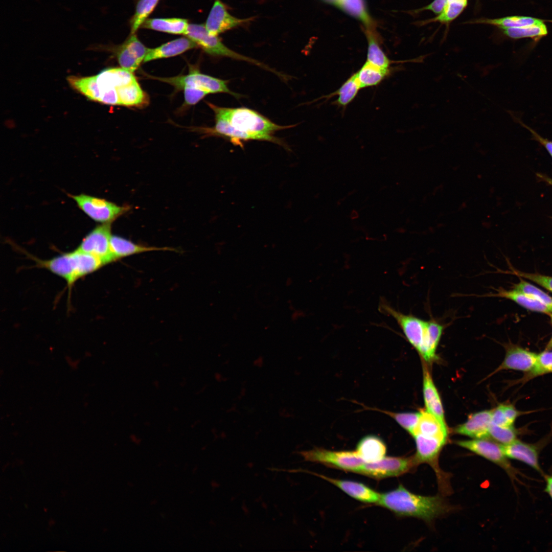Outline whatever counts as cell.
<instances>
[{"instance_id": "6da1fadb", "label": "cell", "mask_w": 552, "mask_h": 552, "mask_svg": "<svg viewBox=\"0 0 552 552\" xmlns=\"http://www.w3.org/2000/svg\"><path fill=\"white\" fill-rule=\"evenodd\" d=\"M377 504L398 516L416 517L428 522L449 510L440 496L415 494L401 484L393 490L381 493Z\"/></svg>"}, {"instance_id": "7a4b0ae2", "label": "cell", "mask_w": 552, "mask_h": 552, "mask_svg": "<svg viewBox=\"0 0 552 552\" xmlns=\"http://www.w3.org/2000/svg\"><path fill=\"white\" fill-rule=\"evenodd\" d=\"M35 266L44 268L63 279L70 290L79 279L99 270L103 266L99 258L76 249L47 260L31 256Z\"/></svg>"}, {"instance_id": "3957f363", "label": "cell", "mask_w": 552, "mask_h": 552, "mask_svg": "<svg viewBox=\"0 0 552 552\" xmlns=\"http://www.w3.org/2000/svg\"><path fill=\"white\" fill-rule=\"evenodd\" d=\"M215 115L227 120L236 129L263 137L264 141L279 144L280 141L272 134L291 126L278 125L258 112L245 107H221L208 103Z\"/></svg>"}, {"instance_id": "277c9868", "label": "cell", "mask_w": 552, "mask_h": 552, "mask_svg": "<svg viewBox=\"0 0 552 552\" xmlns=\"http://www.w3.org/2000/svg\"><path fill=\"white\" fill-rule=\"evenodd\" d=\"M305 461L318 463L336 469L356 473L365 461L355 451H332L315 447L298 452Z\"/></svg>"}, {"instance_id": "5b68a950", "label": "cell", "mask_w": 552, "mask_h": 552, "mask_svg": "<svg viewBox=\"0 0 552 552\" xmlns=\"http://www.w3.org/2000/svg\"><path fill=\"white\" fill-rule=\"evenodd\" d=\"M186 36L210 55L224 56L245 61L274 72L273 71L270 70L269 67L262 63L240 54L227 48L217 36H214L210 34L206 30L204 25L189 24Z\"/></svg>"}, {"instance_id": "8992f818", "label": "cell", "mask_w": 552, "mask_h": 552, "mask_svg": "<svg viewBox=\"0 0 552 552\" xmlns=\"http://www.w3.org/2000/svg\"><path fill=\"white\" fill-rule=\"evenodd\" d=\"M190 70L189 74L185 75L172 77H149L167 83L173 86L177 90H182L184 87H190L201 89L209 94L224 93L236 98L241 97L239 94L228 88L226 81L202 74L195 69Z\"/></svg>"}, {"instance_id": "52a82bcc", "label": "cell", "mask_w": 552, "mask_h": 552, "mask_svg": "<svg viewBox=\"0 0 552 552\" xmlns=\"http://www.w3.org/2000/svg\"><path fill=\"white\" fill-rule=\"evenodd\" d=\"M419 465L414 455L407 457L384 456L375 462L365 463L356 473L380 479L410 472Z\"/></svg>"}, {"instance_id": "ba28073f", "label": "cell", "mask_w": 552, "mask_h": 552, "mask_svg": "<svg viewBox=\"0 0 552 552\" xmlns=\"http://www.w3.org/2000/svg\"><path fill=\"white\" fill-rule=\"evenodd\" d=\"M456 444L500 467L512 481L517 480L516 475L519 471L509 461L502 444L486 438L457 441Z\"/></svg>"}, {"instance_id": "9c48e42d", "label": "cell", "mask_w": 552, "mask_h": 552, "mask_svg": "<svg viewBox=\"0 0 552 552\" xmlns=\"http://www.w3.org/2000/svg\"><path fill=\"white\" fill-rule=\"evenodd\" d=\"M78 206L94 220L109 223L126 212L129 208L86 194L70 195Z\"/></svg>"}, {"instance_id": "30bf717a", "label": "cell", "mask_w": 552, "mask_h": 552, "mask_svg": "<svg viewBox=\"0 0 552 552\" xmlns=\"http://www.w3.org/2000/svg\"><path fill=\"white\" fill-rule=\"evenodd\" d=\"M111 236L110 223H103L87 234L77 249L99 258L106 265L115 262L110 248Z\"/></svg>"}, {"instance_id": "8fae6325", "label": "cell", "mask_w": 552, "mask_h": 552, "mask_svg": "<svg viewBox=\"0 0 552 552\" xmlns=\"http://www.w3.org/2000/svg\"><path fill=\"white\" fill-rule=\"evenodd\" d=\"M121 67L133 73L144 61L148 48L140 40L135 33L131 34L121 44L110 49Z\"/></svg>"}, {"instance_id": "7c38bea8", "label": "cell", "mask_w": 552, "mask_h": 552, "mask_svg": "<svg viewBox=\"0 0 552 552\" xmlns=\"http://www.w3.org/2000/svg\"><path fill=\"white\" fill-rule=\"evenodd\" d=\"M95 76L97 83L96 101L101 103L109 93L117 91L120 87L136 80L132 72L122 67L107 68Z\"/></svg>"}, {"instance_id": "4fadbf2b", "label": "cell", "mask_w": 552, "mask_h": 552, "mask_svg": "<svg viewBox=\"0 0 552 552\" xmlns=\"http://www.w3.org/2000/svg\"><path fill=\"white\" fill-rule=\"evenodd\" d=\"M250 18H237L227 11L224 4L215 0L206 20L204 26L208 32L214 36L247 22Z\"/></svg>"}, {"instance_id": "5bb4252c", "label": "cell", "mask_w": 552, "mask_h": 552, "mask_svg": "<svg viewBox=\"0 0 552 552\" xmlns=\"http://www.w3.org/2000/svg\"><path fill=\"white\" fill-rule=\"evenodd\" d=\"M309 473L330 482L349 496L360 502L377 504L379 500L380 494L362 483L350 480L336 479L313 472Z\"/></svg>"}, {"instance_id": "9a60e30c", "label": "cell", "mask_w": 552, "mask_h": 552, "mask_svg": "<svg viewBox=\"0 0 552 552\" xmlns=\"http://www.w3.org/2000/svg\"><path fill=\"white\" fill-rule=\"evenodd\" d=\"M502 447L508 458L523 462L543 475L539 463V445L528 444L516 439L509 444L502 445Z\"/></svg>"}, {"instance_id": "2e32d148", "label": "cell", "mask_w": 552, "mask_h": 552, "mask_svg": "<svg viewBox=\"0 0 552 552\" xmlns=\"http://www.w3.org/2000/svg\"><path fill=\"white\" fill-rule=\"evenodd\" d=\"M492 423V410L472 413L466 422L457 426L455 433L473 439H489V429Z\"/></svg>"}, {"instance_id": "e0dca14e", "label": "cell", "mask_w": 552, "mask_h": 552, "mask_svg": "<svg viewBox=\"0 0 552 552\" xmlns=\"http://www.w3.org/2000/svg\"><path fill=\"white\" fill-rule=\"evenodd\" d=\"M537 358V354L535 353L511 344L507 347L504 360L495 372L513 370L527 372L534 366Z\"/></svg>"}, {"instance_id": "ac0fdd59", "label": "cell", "mask_w": 552, "mask_h": 552, "mask_svg": "<svg viewBox=\"0 0 552 552\" xmlns=\"http://www.w3.org/2000/svg\"><path fill=\"white\" fill-rule=\"evenodd\" d=\"M197 47L194 41L187 37L179 38L155 48L148 49L144 62L175 56Z\"/></svg>"}, {"instance_id": "d6986e66", "label": "cell", "mask_w": 552, "mask_h": 552, "mask_svg": "<svg viewBox=\"0 0 552 552\" xmlns=\"http://www.w3.org/2000/svg\"><path fill=\"white\" fill-rule=\"evenodd\" d=\"M110 248L115 261L129 256L144 252L159 250L175 251V249L168 247H158L140 245L116 235L111 236Z\"/></svg>"}, {"instance_id": "ffe728a7", "label": "cell", "mask_w": 552, "mask_h": 552, "mask_svg": "<svg viewBox=\"0 0 552 552\" xmlns=\"http://www.w3.org/2000/svg\"><path fill=\"white\" fill-rule=\"evenodd\" d=\"M423 392L426 410L436 417L446 426L441 400L430 373L426 369L423 371Z\"/></svg>"}, {"instance_id": "44dd1931", "label": "cell", "mask_w": 552, "mask_h": 552, "mask_svg": "<svg viewBox=\"0 0 552 552\" xmlns=\"http://www.w3.org/2000/svg\"><path fill=\"white\" fill-rule=\"evenodd\" d=\"M356 451L365 463L378 461L384 456L387 448L384 442L376 435L370 434L361 438Z\"/></svg>"}, {"instance_id": "7402d4cb", "label": "cell", "mask_w": 552, "mask_h": 552, "mask_svg": "<svg viewBox=\"0 0 552 552\" xmlns=\"http://www.w3.org/2000/svg\"><path fill=\"white\" fill-rule=\"evenodd\" d=\"M416 433L447 441V426L443 425L436 417L426 410L420 411L419 420L412 436Z\"/></svg>"}, {"instance_id": "603a6c76", "label": "cell", "mask_w": 552, "mask_h": 552, "mask_svg": "<svg viewBox=\"0 0 552 552\" xmlns=\"http://www.w3.org/2000/svg\"><path fill=\"white\" fill-rule=\"evenodd\" d=\"M188 20L181 18H148L141 28L167 33L186 35L189 28Z\"/></svg>"}, {"instance_id": "cb8c5ba5", "label": "cell", "mask_w": 552, "mask_h": 552, "mask_svg": "<svg viewBox=\"0 0 552 552\" xmlns=\"http://www.w3.org/2000/svg\"><path fill=\"white\" fill-rule=\"evenodd\" d=\"M215 116V124L212 130L210 131L212 133L223 136L236 145H241L242 142L244 141H264L261 136L236 129L225 119L217 115Z\"/></svg>"}, {"instance_id": "d4e9b609", "label": "cell", "mask_w": 552, "mask_h": 552, "mask_svg": "<svg viewBox=\"0 0 552 552\" xmlns=\"http://www.w3.org/2000/svg\"><path fill=\"white\" fill-rule=\"evenodd\" d=\"M119 105L140 107L149 102L148 95L141 88L137 80L120 87L118 89Z\"/></svg>"}, {"instance_id": "484cf974", "label": "cell", "mask_w": 552, "mask_h": 552, "mask_svg": "<svg viewBox=\"0 0 552 552\" xmlns=\"http://www.w3.org/2000/svg\"><path fill=\"white\" fill-rule=\"evenodd\" d=\"M486 296L509 299L529 310L549 314H552L550 310L545 304L514 289L509 290L504 289H499L497 290L496 293L486 295Z\"/></svg>"}, {"instance_id": "4316f807", "label": "cell", "mask_w": 552, "mask_h": 552, "mask_svg": "<svg viewBox=\"0 0 552 552\" xmlns=\"http://www.w3.org/2000/svg\"><path fill=\"white\" fill-rule=\"evenodd\" d=\"M339 9L363 25L372 20L365 0H321Z\"/></svg>"}, {"instance_id": "83f0119b", "label": "cell", "mask_w": 552, "mask_h": 552, "mask_svg": "<svg viewBox=\"0 0 552 552\" xmlns=\"http://www.w3.org/2000/svg\"><path fill=\"white\" fill-rule=\"evenodd\" d=\"M365 34L367 42L366 61L380 67L389 68L392 62L383 51L374 29H365Z\"/></svg>"}, {"instance_id": "f1b7e54d", "label": "cell", "mask_w": 552, "mask_h": 552, "mask_svg": "<svg viewBox=\"0 0 552 552\" xmlns=\"http://www.w3.org/2000/svg\"><path fill=\"white\" fill-rule=\"evenodd\" d=\"M444 329V326L437 320L433 319L429 320L428 332L419 352L426 361H431L436 357V349Z\"/></svg>"}, {"instance_id": "f546056e", "label": "cell", "mask_w": 552, "mask_h": 552, "mask_svg": "<svg viewBox=\"0 0 552 552\" xmlns=\"http://www.w3.org/2000/svg\"><path fill=\"white\" fill-rule=\"evenodd\" d=\"M390 73L389 68L380 67L365 61L355 74L362 88L377 85Z\"/></svg>"}, {"instance_id": "4dcf8cb0", "label": "cell", "mask_w": 552, "mask_h": 552, "mask_svg": "<svg viewBox=\"0 0 552 552\" xmlns=\"http://www.w3.org/2000/svg\"><path fill=\"white\" fill-rule=\"evenodd\" d=\"M543 20L528 16H511L498 18H481L475 23L488 24L497 26L500 29L505 28H518L540 23Z\"/></svg>"}, {"instance_id": "1f68e13d", "label": "cell", "mask_w": 552, "mask_h": 552, "mask_svg": "<svg viewBox=\"0 0 552 552\" xmlns=\"http://www.w3.org/2000/svg\"><path fill=\"white\" fill-rule=\"evenodd\" d=\"M501 29L507 36L513 39L533 38L537 40L547 34V27L543 21L538 24L522 27L505 28Z\"/></svg>"}, {"instance_id": "d6a6232c", "label": "cell", "mask_w": 552, "mask_h": 552, "mask_svg": "<svg viewBox=\"0 0 552 552\" xmlns=\"http://www.w3.org/2000/svg\"><path fill=\"white\" fill-rule=\"evenodd\" d=\"M360 88L355 73L349 77L336 91L330 95L337 96L335 103L338 106L344 107L354 99Z\"/></svg>"}, {"instance_id": "836d02e7", "label": "cell", "mask_w": 552, "mask_h": 552, "mask_svg": "<svg viewBox=\"0 0 552 552\" xmlns=\"http://www.w3.org/2000/svg\"><path fill=\"white\" fill-rule=\"evenodd\" d=\"M159 0H139L129 24L131 33H135L154 10Z\"/></svg>"}, {"instance_id": "e575fe53", "label": "cell", "mask_w": 552, "mask_h": 552, "mask_svg": "<svg viewBox=\"0 0 552 552\" xmlns=\"http://www.w3.org/2000/svg\"><path fill=\"white\" fill-rule=\"evenodd\" d=\"M552 373V352L544 351L537 354L533 367L521 378L519 382H524L537 376Z\"/></svg>"}, {"instance_id": "d590c367", "label": "cell", "mask_w": 552, "mask_h": 552, "mask_svg": "<svg viewBox=\"0 0 552 552\" xmlns=\"http://www.w3.org/2000/svg\"><path fill=\"white\" fill-rule=\"evenodd\" d=\"M468 0H450L442 12L429 22L448 23L455 19L467 5Z\"/></svg>"}, {"instance_id": "8d00e7d4", "label": "cell", "mask_w": 552, "mask_h": 552, "mask_svg": "<svg viewBox=\"0 0 552 552\" xmlns=\"http://www.w3.org/2000/svg\"><path fill=\"white\" fill-rule=\"evenodd\" d=\"M518 432L513 426L503 427L491 423L489 429V439L502 445L509 444L515 440Z\"/></svg>"}, {"instance_id": "74e56055", "label": "cell", "mask_w": 552, "mask_h": 552, "mask_svg": "<svg viewBox=\"0 0 552 552\" xmlns=\"http://www.w3.org/2000/svg\"><path fill=\"white\" fill-rule=\"evenodd\" d=\"M393 418L403 429L412 435L418 423L420 412H394L379 410Z\"/></svg>"}, {"instance_id": "f35d334b", "label": "cell", "mask_w": 552, "mask_h": 552, "mask_svg": "<svg viewBox=\"0 0 552 552\" xmlns=\"http://www.w3.org/2000/svg\"><path fill=\"white\" fill-rule=\"evenodd\" d=\"M514 289L520 291L545 304L552 312V297L536 286L521 280Z\"/></svg>"}, {"instance_id": "ab89813d", "label": "cell", "mask_w": 552, "mask_h": 552, "mask_svg": "<svg viewBox=\"0 0 552 552\" xmlns=\"http://www.w3.org/2000/svg\"><path fill=\"white\" fill-rule=\"evenodd\" d=\"M514 273L522 278H524L535 282L552 292V277L536 273H525L514 271Z\"/></svg>"}, {"instance_id": "60d3db41", "label": "cell", "mask_w": 552, "mask_h": 552, "mask_svg": "<svg viewBox=\"0 0 552 552\" xmlns=\"http://www.w3.org/2000/svg\"><path fill=\"white\" fill-rule=\"evenodd\" d=\"M184 92L185 103L188 105H193L197 103L206 95L208 92L199 88L186 87L182 89Z\"/></svg>"}, {"instance_id": "b9f144b4", "label": "cell", "mask_w": 552, "mask_h": 552, "mask_svg": "<svg viewBox=\"0 0 552 552\" xmlns=\"http://www.w3.org/2000/svg\"><path fill=\"white\" fill-rule=\"evenodd\" d=\"M492 423L503 427L513 426L505 417L501 405L492 410Z\"/></svg>"}, {"instance_id": "7bdbcfd3", "label": "cell", "mask_w": 552, "mask_h": 552, "mask_svg": "<svg viewBox=\"0 0 552 552\" xmlns=\"http://www.w3.org/2000/svg\"><path fill=\"white\" fill-rule=\"evenodd\" d=\"M514 118L516 119V120H517L518 123H520V124L522 126L527 129L531 133L533 139L538 142L540 144H541L543 147H544V148L546 149L547 152L549 153V154L552 157V141L543 137L533 129H532L529 126H527L522 122L520 121L518 119L515 117Z\"/></svg>"}, {"instance_id": "ee69618b", "label": "cell", "mask_w": 552, "mask_h": 552, "mask_svg": "<svg viewBox=\"0 0 552 552\" xmlns=\"http://www.w3.org/2000/svg\"><path fill=\"white\" fill-rule=\"evenodd\" d=\"M450 0H434L429 5L420 9L419 11L429 10L435 14H440Z\"/></svg>"}, {"instance_id": "f6af8a7d", "label": "cell", "mask_w": 552, "mask_h": 552, "mask_svg": "<svg viewBox=\"0 0 552 552\" xmlns=\"http://www.w3.org/2000/svg\"><path fill=\"white\" fill-rule=\"evenodd\" d=\"M504 415L509 422L513 425L517 418L520 412L514 406L511 404H500Z\"/></svg>"}, {"instance_id": "bcb514c9", "label": "cell", "mask_w": 552, "mask_h": 552, "mask_svg": "<svg viewBox=\"0 0 552 552\" xmlns=\"http://www.w3.org/2000/svg\"><path fill=\"white\" fill-rule=\"evenodd\" d=\"M546 480V487L545 491L547 493L552 499V474L550 475L545 476Z\"/></svg>"}, {"instance_id": "7dc6e473", "label": "cell", "mask_w": 552, "mask_h": 552, "mask_svg": "<svg viewBox=\"0 0 552 552\" xmlns=\"http://www.w3.org/2000/svg\"><path fill=\"white\" fill-rule=\"evenodd\" d=\"M359 217V214L358 212L355 209L352 210L350 214V219L354 220L357 219Z\"/></svg>"}, {"instance_id": "c3c4849f", "label": "cell", "mask_w": 552, "mask_h": 552, "mask_svg": "<svg viewBox=\"0 0 552 552\" xmlns=\"http://www.w3.org/2000/svg\"><path fill=\"white\" fill-rule=\"evenodd\" d=\"M549 315H550V316L551 317V321H552V314H550ZM551 349H552V337L550 339V340H549V341L548 342V344H547V346L546 347V350H550Z\"/></svg>"}, {"instance_id": "681fc988", "label": "cell", "mask_w": 552, "mask_h": 552, "mask_svg": "<svg viewBox=\"0 0 552 552\" xmlns=\"http://www.w3.org/2000/svg\"><path fill=\"white\" fill-rule=\"evenodd\" d=\"M346 197H342V198H341V199H340L339 200H338V201H337V203H336V204H337V206H339V205H340V204H341V203H342V202L343 201H344V200L346 199Z\"/></svg>"}, {"instance_id": "f907efd6", "label": "cell", "mask_w": 552, "mask_h": 552, "mask_svg": "<svg viewBox=\"0 0 552 552\" xmlns=\"http://www.w3.org/2000/svg\"><path fill=\"white\" fill-rule=\"evenodd\" d=\"M545 180H546L549 183H550V184H551L552 185V179H551L546 178L545 179Z\"/></svg>"}, {"instance_id": "816d5d0a", "label": "cell", "mask_w": 552, "mask_h": 552, "mask_svg": "<svg viewBox=\"0 0 552 552\" xmlns=\"http://www.w3.org/2000/svg\"><path fill=\"white\" fill-rule=\"evenodd\" d=\"M356 191L355 190H353L352 191H351V192L348 193V195L351 196V195H353V194H354L355 193Z\"/></svg>"}]
</instances>
